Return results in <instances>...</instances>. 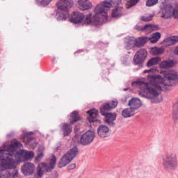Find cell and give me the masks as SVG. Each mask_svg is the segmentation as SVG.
I'll list each match as a JSON object with an SVG mask.
<instances>
[{"label":"cell","instance_id":"23","mask_svg":"<svg viewBox=\"0 0 178 178\" xmlns=\"http://www.w3.org/2000/svg\"><path fill=\"white\" fill-rule=\"evenodd\" d=\"M159 27L157 25H146L144 26L140 27L139 29L144 31L145 33H152L154 31L158 30Z\"/></svg>","mask_w":178,"mask_h":178},{"label":"cell","instance_id":"6","mask_svg":"<svg viewBox=\"0 0 178 178\" xmlns=\"http://www.w3.org/2000/svg\"><path fill=\"white\" fill-rule=\"evenodd\" d=\"M23 142L28 147L34 149L37 145V142L33 132H28L23 135L22 138Z\"/></svg>","mask_w":178,"mask_h":178},{"label":"cell","instance_id":"47","mask_svg":"<svg viewBox=\"0 0 178 178\" xmlns=\"http://www.w3.org/2000/svg\"><path fill=\"white\" fill-rule=\"evenodd\" d=\"M36 2L37 3L38 5H39L41 7H46L47 5L49 4V3L51 2L50 1H36Z\"/></svg>","mask_w":178,"mask_h":178},{"label":"cell","instance_id":"36","mask_svg":"<svg viewBox=\"0 0 178 178\" xmlns=\"http://www.w3.org/2000/svg\"><path fill=\"white\" fill-rule=\"evenodd\" d=\"M70 122L71 123H74L81 119V116L77 111H73L70 116Z\"/></svg>","mask_w":178,"mask_h":178},{"label":"cell","instance_id":"18","mask_svg":"<svg viewBox=\"0 0 178 178\" xmlns=\"http://www.w3.org/2000/svg\"><path fill=\"white\" fill-rule=\"evenodd\" d=\"M98 134L100 137L102 138L108 137L110 134L109 129L105 125H100L98 128Z\"/></svg>","mask_w":178,"mask_h":178},{"label":"cell","instance_id":"4","mask_svg":"<svg viewBox=\"0 0 178 178\" xmlns=\"http://www.w3.org/2000/svg\"><path fill=\"white\" fill-rule=\"evenodd\" d=\"M163 165L166 169L174 170L177 167V157L174 154H170L163 157Z\"/></svg>","mask_w":178,"mask_h":178},{"label":"cell","instance_id":"22","mask_svg":"<svg viewBox=\"0 0 178 178\" xmlns=\"http://www.w3.org/2000/svg\"><path fill=\"white\" fill-rule=\"evenodd\" d=\"M88 114V121L90 122H94L97 121V117L98 116V111L96 109H92L87 112Z\"/></svg>","mask_w":178,"mask_h":178},{"label":"cell","instance_id":"37","mask_svg":"<svg viewBox=\"0 0 178 178\" xmlns=\"http://www.w3.org/2000/svg\"><path fill=\"white\" fill-rule=\"evenodd\" d=\"M165 51V49L163 48L153 47L150 49V53L153 55H159L163 54Z\"/></svg>","mask_w":178,"mask_h":178},{"label":"cell","instance_id":"46","mask_svg":"<svg viewBox=\"0 0 178 178\" xmlns=\"http://www.w3.org/2000/svg\"><path fill=\"white\" fill-rule=\"evenodd\" d=\"M139 2L138 0H131L128 1L125 4V7L126 9H130L131 7H134L135 5L137 4V3Z\"/></svg>","mask_w":178,"mask_h":178},{"label":"cell","instance_id":"32","mask_svg":"<svg viewBox=\"0 0 178 178\" xmlns=\"http://www.w3.org/2000/svg\"><path fill=\"white\" fill-rule=\"evenodd\" d=\"M148 88L151 89L152 90H154V92L158 93V94H161V86L159 85V84L154 83L150 81V83L147 84Z\"/></svg>","mask_w":178,"mask_h":178},{"label":"cell","instance_id":"35","mask_svg":"<svg viewBox=\"0 0 178 178\" xmlns=\"http://www.w3.org/2000/svg\"><path fill=\"white\" fill-rule=\"evenodd\" d=\"M132 86L135 88H139L141 90L147 88V84L142 81H134L132 83Z\"/></svg>","mask_w":178,"mask_h":178},{"label":"cell","instance_id":"26","mask_svg":"<svg viewBox=\"0 0 178 178\" xmlns=\"http://www.w3.org/2000/svg\"><path fill=\"white\" fill-rule=\"evenodd\" d=\"M61 131L64 137L68 136L72 132V126L68 123H63L61 125Z\"/></svg>","mask_w":178,"mask_h":178},{"label":"cell","instance_id":"56","mask_svg":"<svg viewBox=\"0 0 178 178\" xmlns=\"http://www.w3.org/2000/svg\"><path fill=\"white\" fill-rule=\"evenodd\" d=\"M174 53H175L176 55H178V46L175 49V50H174Z\"/></svg>","mask_w":178,"mask_h":178},{"label":"cell","instance_id":"24","mask_svg":"<svg viewBox=\"0 0 178 178\" xmlns=\"http://www.w3.org/2000/svg\"><path fill=\"white\" fill-rule=\"evenodd\" d=\"M18 171L17 170H14L9 171V170L1 171V178H15L17 176Z\"/></svg>","mask_w":178,"mask_h":178},{"label":"cell","instance_id":"42","mask_svg":"<svg viewBox=\"0 0 178 178\" xmlns=\"http://www.w3.org/2000/svg\"><path fill=\"white\" fill-rule=\"evenodd\" d=\"M161 61V57H153V58L150 59L148 61L147 63V67H151V66L156 65V64H158V63L160 62Z\"/></svg>","mask_w":178,"mask_h":178},{"label":"cell","instance_id":"9","mask_svg":"<svg viewBox=\"0 0 178 178\" xmlns=\"http://www.w3.org/2000/svg\"><path fill=\"white\" fill-rule=\"evenodd\" d=\"M161 11V16L165 19L170 18L174 15V7L171 5L167 4L166 2H165V4H163L162 5Z\"/></svg>","mask_w":178,"mask_h":178},{"label":"cell","instance_id":"20","mask_svg":"<svg viewBox=\"0 0 178 178\" xmlns=\"http://www.w3.org/2000/svg\"><path fill=\"white\" fill-rule=\"evenodd\" d=\"M178 42V36H174L170 37L168 38L167 39L164 40L163 41L161 44L163 46H169L172 45H174L177 44Z\"/></svg>","mask_w":178,"mask_h":178},{"label":"cell","instance_id":"53","mask_svg":"<svg viewBox=\"0 0 178 178\" xmlns=\"http://www.w3.org/2000/svg\"><path fill=\"white\" fill-rule=\"evenodd\" d=\"M44 156V153L42 152H41L36 157L35 161L36 163H38L39 161H40L41 159L42 158V157Z\"/></svg>","mask_w":178,"mask_h":178},{"label":"cell","instance_id":"49","mask_svg":"<svg viewBox=\"0 0 178 178\" xmlns=\"http://www.w3.org/2000/svg\"><path fill=\"white\" fill-rule=\"evenodd\" d=\"M92 15L89 14L87 16L84 24L86 25L90 24L92 23Z\"/></svg>","mask_w":178,"mask_h":178},{"label":"cell","instance_id":"27","mask_svg":"<svg viewBox=\"0 0 178 178\" xmlns=\"http://www.w3.org/2000/svg\"><path fill=\"white\" fill-rule=\"evenodd\" d=\"M174 65H175V62L171 60H169L161 62L159 64V66L161 68L168 69V68H171L173 66H174Z\"/></svg>","mask_w":178,"mask_h":178},{"label":"cell","instance_id":"11","mask_svg":"<svg viewBox=\"0 0 178 178\" xmlns=\"http://www.w3.org/2000/svg\"><path fill=\"white\" fill-rule=\"evenodd\" d=\"M73 2L71 0H61L57 1L56 7L59 10L68 12V10L73 7Z\"/></svg>","mask_w":178,"mask_h":178},{"label":"cell","instance_id":"55","mask_svg":"<svg viewBox=\"0 0 178 178\" xmlns=\"http://www.w3.org/2000/svg\"><path fill=\"white\" fill-rule=\"evenodd\" d=\"M155 70H156V69H154V68H153V69H150V70H145V72L144 73H146L152 72H154Z\"/></svg>","mask_w":178,"mask_h":178},{"label":"cell","instance_id":"39","mask_svg":"<svg viewBox=\"0 0 178 178\" xmlns=\"http://www.w3.org/2000/svg\"><path fill=\"white\" fill-rule=\"evenodd\" d=\"M172 116L174 121L175 122H178V100L176 101L173 106L172 110Z\"/></svg>","mask_w":178,"mask_h":178},{"label":"cell","instance_id":"5","mask_svg":"<svg viewBox=\"0 0 178 178\" xmlns=\"http://www.w3.org/2000/svg\"><path fill=\"white\" fill-rule=\"evenodd\" d=\"M34 156V153L31 151L26 150H21L15 155L16 161L18 163L25 162L31 160Z\"/></svg>","mask_w":178,"mask_h":178},{"label":"cell","instance_id":"48","mask_svg":"<svg viewBox=\"0 0 178 178\" xmlns=\"http://www.w3.org/2000/svg\"><path fill=\"white\" fill-rule=\"evenodd\" d=\"M158 2V1L157 0H148L146 1V5L147 7H153L155 5H156Z\"/></svg>","mask_w":178,"mask_h":178},{"label":"cell","instance_id":"19","mask_svg":"<svg viewBox=\"0 0 178 178\" xmlns=\"http://www.w3.org/2000/svg\"><path fill=\"white\" fill-rule=\"evenodd\" d=\"M48 172V167L46 163H40L38 166L37 170V178H41L45 172Z\"/></svg>","mask_w":178,"mask_h":178},{"label":"cell","instance_id":"38","mask_svg":"<svg viewBox=\"0 0 178 178\" xmlns=\"http://www.w3.org/2000/svg\"><path fill=\"white\" fill-rule=\"evenodd\" d=\"M122 15V9L121 7H116L113 9L111 13V16L113 18L119 17Z\"/></svg>","mask_w":178,"mask_h":178},{"label":"cell","instance_id":"33","mask_svg":"<svg viewBox=\"0 0 178 178\" xmlns=\"http://www.w3.org/2000/svg\"><path fill=\"white\" fill-rule=\"evenodd\" d=\"M148 38L146 37H139L136 40L135 46L137 47H142L144 46L148 41Z\"/></svg>","mask_w":178,"mask_h":178},{"label":"cell","instance_id":"30","mask_svg":"<svg viewBox=\"0 0 178 178\" xmlns=\"http://www.w3.org/2000/svg\"><path fill=\"white\" fill-rule=\"evenodd\" d=\"M148 78L154 83L158 84L163 83V78L160 75H150L148 77Z\"/></svg>","mask_w":178,"mask_h":178},{"label":"cell","instance_id":"16","mask_svg":"<svg viewBox=\"0 0 178 178\" xmlns=\"http://www.w3.org/2000/svg\"><path fill=\"white\" fill-rule=\"evenodd\" d=\"M161 74L164 76L165 79L171 81H178V74L174 70L163 71L161 72Z\"/></svg>","mask_w":178,"mask_h":178},{"label":"cell","instance_id":"10","mask_svg":"<svg viewBox=\"0 0 178 178\" xmlns=\"http://www.w3.org/2000/svg\"><path fill=\"white\" fill-rule=\"evenodd\" d=\"M95 137V132L89 130L83 135L81 139V143L83 145H88L92 142Z\"/></svg>","mask_w":178,"mask_h":178},{"label":"cell","instance_id":"21","mask_svg":"<svg viewBox=\"0 0 178 178\" xmlns=\"http://www.w3.org/2000/svg\"><path fill=\"white\" fill-rule=\"evenodd\" d=\"M129 106L133 109H137L142 106V102L140 99L137 98H133L130 100L129 102Z\"/></svg>","mask_w":178,"mask_h":178},{"label":"cell","instance_id":"29","mask_svg":"<svg viewBox=\"0 0 178 178\" xmlns=\"http://www.w3.org/2000/svg\"><path fill=\"white\" fill-rule=\"evenodd\" d=\"M117 114L114 113H110L106 115L105 118V121L109 125H113L114 121L116 119Z\"/></svg>","mask_w":178,"mask_h":178},{"label":"cell","instance_id":"43","mask_svg":"<svg viewBox=\"0 0 178 178\" xmlns=\"http://www.w3.org/2000/svg\"><path fill=\"white\" fill-rule=\"evenodd\" d=\"M161 37V34L159 33H156L153 34L149 38L150 41L153 44H155L158 41Z\"/></svg>","mask_w":178,"mask_h":178},{"label":"cell","instance_id":"52","mask_svg":"<svg viewBox=\"0 0 178 178\" xmlns=\"http://www.w3.org/2000/svg\"><path fill=\"white\" fill-rule=\"evenodd\" d=\"M47 178H58V174L57 171H53L48 176Z\"/></svg>","mask_w":178,"mask_h":178},{"label":"cell","instance_id":"13","mask_svg":"<svg viewBox=\"0 0 178 178\" xmlns=\"http://www.w3.org/2000/svg\"><path fill=\"white\" fill-rule=\"evenodd\" d=\"M84 18L83 14L78 12H74L69 16V20L73 24H79L82 22Z\"/></svg>","mask_w":178,"mask_h":178},{"label":"cell","instance_id":"1","mask_svg":"<svg viewBox=\"0 0 178 178\" xmlns=\"http://www.w3.org/2000/svg\"><path fill=\"white\" fill-rule=\"evenodd\" d=\"M23 146L19 141L13 139L4 143L1 147V153H7V155L12 156L15 155L18 151L22 150Z\"/></svg>","mask_w":178,"mask_h":178},{"label":"cell","instance_id":"40","mask_svg":"<svg viewBox=\"0 0 178 178\" xmlns=\"http://www.w3.org/2000/svg\"><path fill=\"white\" fill-rule=\"evenodd\" d=\"M121 2V1H103L104 4H105L106 7L109 9L110 7L118 5Z\"/></svg>","mask_w":178,"mask_h":178},{"label":"cell","instance_id":"12","mask_svg":"<svg viewBox=\"0 0 178 178\" xmlns=\"http://www.w3.org/2000/svg\"><path fill=\"white\" fill-rule=\"evenodd\" d=\"M139 95L141 96L142 97H144L145 98L151 99V100H152L161 94H158V93L154 92V90L148 88L147 87V88L140 90L139 92Z\"/></svg>","mask_w":178,"mask_h":178},{"label":"cell","instance_id":"3","mask_svg":"<svg viewBox=\"0 0 178 178\" xmlns=\"http://www.w3.org/2000/svg\"><path fill=\"white\" fill-rule=\"evenodd\" d=\"M78 153L77 147H73L66 153L62 157L59 163L58 166L59 168H63L66 166L71 162V161L75 158Z\"/></svg>","mask_w":178,"mask_h":178},{"label":"cell","instance_id":"54","mask_svg":"<svg viewBox=\"0 0 178 178\" xmlns=\"http://www.w3.org/2000/svg\"><path fill=\"white\" fill-rule=\"evenodd\" d=\"M75 167H76V164H75V163H73L72 165H70V166H68V169L70 170L74 169L75 168Z\"/></svg>","mask_w":178,"mask_h":178},{"label":"cell","instance_id":"50","mask_svg":"<svg viewBox=\"0 0 178 178\" xmlns=\"http://www.w3.org/2000/svg\"><path fill=\"white\" fill-rule=\"evenodd\" d=\"M162 100H163V97H162L161 94V95H158L157 97L155 98L154 99L152 100L151 101L153 103H159Z\"/></svg>","mask_w":178,"mask_h":178},{"label":"cell","instance_id":"8","mask_svg":"<svg viewBox=\"0 0 178 178\" xmlns=\"http://www.w3.org/2000/svg\"><path fill=\"white\" fill-rule=\"evenodd\" d=\"M108 20V15L106 12L97 13L92 18V24L95 25H100L105 23Z\"/></svg>","mask_w":178,"mask_h":178},{"label":"cell","instance_id":"14","mask_svg":"<svg viewBox=\"0 0 178 178\" xmlns=\"http://www.w3.org/2000/svg\"><path fill=\"white\" fill-rule=\"evenodd\" d=\"M35 170V166L32 163H25L22 167V172L25 176H30L33 174Z\"/></svg>","mask_w":178,"mask_h":178},{"label":"cell","instance_id":"25","mask_svg":"<svg viewBox=\"0 0 178 178\" xmlns=\"http://www.w3.org/2000/svg\"><path fill=\"white\" fill-rule=\"evenodd\" d=\"M56 157L53 155H51L47 159L46 164L48 169V172L51 171L54 168L56 163Z\"/></svg>","mask_w":178,"mask_h":178},{"label":"cell","instance_id":"7","mask_svg":"<svg viewBox=\"0 0 178 178\" xmlns=\"http://www.w3.org/2000/svg\"><path fill=\"white\" fill-rule=\"evenodd\" d=\"M147 52L146 49H142L137 51L134 55L133 62L135 65H139L145 61L147 57Z\"/></svg>","mask_w":178,"mask_h":178},{"label":"cell","instance_id":"17","mask_svg":"<svg viewBox=\"0 0 178 178\" xmlns=\"http://www.w3.org/2000/svg\"><path fill=\"white\" fill-rule=\"evenodd\" d=\"M77 7L82 11H86L92 7V3L87 0H79L77 2Z\"/></svg>","mask_w":178,"mask_h":178},{"label":"cell","instance_id":"15","mask_svg":"<svg viewBox=\"0 0 178 178\" xmlns=\"http://www.w3.org/2000/svg\"><path fill=\"white\" fill-rule=\"evenodd\" d=\"M136 40L137 39L135 38L132 36H128L125 38L123 41V43L125 49L127 50H129L135 46Z\"/></svg>","mask_w":178,"mask_h":178},{"label":"cell","instance_id":"28","mask_svg":"<svg viewBox=\"0 0 178 178\" xmlns=\"http://www.w3.org/2000/svg\"><path fill=\"white\" fill-rule=\"evenodd\" d=\"M68 17V12L63 11L61 10L57 9L55 13V17L57 20H66Z\"/></svg>","mask_w":178,"mask_h":178},{"label":"cell","instance_id":"45","mask_svg":"<svg viewBox=\"0 0 178 178\" xmlns=\"http://www.w3.org/2000/svg\"><path fill=\"white\" fill-rule=\"evenodd\" d=\"M178 81H171V80H168V79H165L163 78V84H165L166 86H173L176 85L178 83Z\"/></svg>","mask_w":178,"mask_h":178},{"label":"cell","instance_id":"41","mask_svg":"<svg viewBox=\"0 0 178 178\" xmlns=\"http://www.w3.org/2000/svg\"><path fill=\"white\" fill-rule=\"evenodd\" d=\"M135 113L134 109L131 108L125 109L122 111V116L124 118H129L132 117Z\"/></svg>","mask_w":178,"mask_h":178},{"label":"cell","instance_id":"2","mask_svg":"<svg viewBox=\"0 0 178 178\" xmlns=\"http://www.w3.org/2000/svg\"><path fill=\"white\" fill-rule=\"evenodd\" d=\"M9 155L7 156L1 155V166L0 169L1 171L8 170L14 169L17 167L18 162L14 160Z\"/></svg>","mask_w":178,"mask_h":178},{"label":"cell","instance_id":"34","mask_svg":"<svg viewBox=\"0 0 178 178\" xmlns=\"http://www.w3.org/2000/svg\"><path fill=\"white\" fill-rule=\"evenodd\" d=\"M108 9H109L106 7L103 2H102L99 3V4L95 7L94 12L96 14L99 13L101 12H106V11H107Z\"/></svg>","mask_w":178,"mask_h":178},{"label":"cell","instance_id":"44","mask_svg":"<svg viewBox=\"0 0 178 178\" xmlns=\"http://www.w3.org/2000/svg\"><path fill=\"white\" fill-rule=\"evenodd\" d=\"M155 15V13L146 14L141 16V20L144 22H150L153 19Z\"/></svg>","mask_w":178,"mask_h":178},{"label":"cell","instance_id":"51","mask_svg":"<svg viewBox=\"0 0 178 178\" xmlns=\"http://www.w3.org/2000/svg\"><path fill=\"white\" fill-rule=\"evenodd\" d=\"M173 16L176 19L178 18V4H177L175 7L174 8V15Z\"/></svg>","mask_w":178,"mask_h":178},{"label":"cell","instance_id":"31","mask_svg":"<svg viewBox=\"0 0 178 178\" xmlns=\"http://www.w3.org/2000/svg\"><path fill=\"white\" fill-rule=\"evenodd\" d=\"M111 109H112V108L111 107V106H110L109 102H108V103L104 104L101 106V108H100V112H101V114H102L103 116H106V115L110 113L109 112Z\"/></svg>","mask_w":178,"mask_h":178}]
</instances>
